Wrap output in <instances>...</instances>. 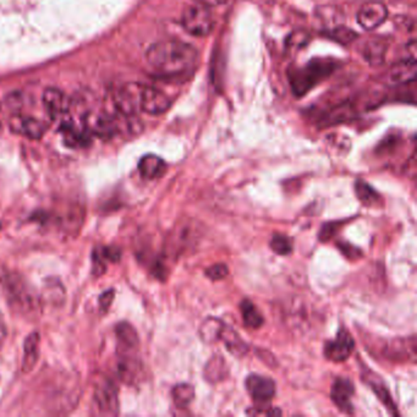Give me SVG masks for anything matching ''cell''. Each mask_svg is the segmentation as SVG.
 I'll return each mask as SVG.
<instances>
[{"label":"cell","mask_w":417,"mask_h":417,"mask_svg":"<svg viewBox=\"0 0 417 417\" xmlns=\"http://www.w3.org/2000/svg\"><path fill=\"white\" fill-rule=\"evenodd\" d=\"M337 246L338 249L340 250V252H342L346 258L352 260V261H355V260H357V258L362 256L361 250L355 248L354 245L348 244V243H338Z\"/></svg>","instance_id":"obj_31"},{"label":"cell","mask_w":417,"mask_h":417,"mask_svg":"<svg viewBox=\"0 0 417 417\" xmlns=\"http://www.w3.org/2000/svg\"><path fill=\"white\" fill-rule=\"evenodd\" d=\"M416 59H404L396 62L388 72V81L393 84H406L416 79Z\"/></svg>","instance_id":"obj_16"},{"label":"cell","mask_w":417,"mask_h":417,"mask_svg":"<svg viewBox=\"0 0 417 417\" xmlns=\"http://www.w3.org/2000/svg\"><path fill=\"white\" fill-rule=\"evenodd\" d=\"M121 256V251L113 246H101L92 253V273L96 277H101L107 271L109 262H118Z\"/></svg>","instance_id":"obj_17"},{"label":"cell","mask_w":417,"mask_h":417,"mask_svg":"<svg viewBox=\"0 0 417 417\" xmlns=\"http://www.w3.org/2000/svg\"><path fill=\"white\" fill-rule=\"evenodd\" d=\"M213 13L209 8L204 5L196 4L187 6L182 16V25L184 30L195 37H204L213 31Z\"/></svg>","instance_id":"obj_6"},{"label":"cell","mask_w":417,"mask_h":417,"mask_svg":"<svg viewBox=\"0 0 417 417\" xmlns=\"http://www.w3.org/2000/svg\"><path fill=\"white\" fill-rule=\"evenodd\" d=\"M172 106L170 98L160 89L152 86H141L140 92V109L150 116H160Z\"/></svg>","instance_id":"obj_7"},{"label":"cell","mask_w":417,"mask_h":417,"mask_svg":"<svg viewBox=\"0 0 417 417\" xmlns=\"http://www.w3.org/2000/svg\"><path fill=\"white\" fill-rule=\"evenodd\" d=\"M240 311L243 315V320L246 327L258 329L263 324V316L260 313L257 307L249 300H244L240 304Z\"/></svg>","instance_id":"obj_25"},{"label":"cell","mask_w":417,"mask_h":417,"mask_svg":"<svg viewBox=\"0 0 417 417\" xmlns=\"http://www.w3.org/2000/svg\"><path fill=\"white\" fill-rule=\"evenodd\" d=\"M196 4L204 5L206 8H214V6H221L226 4L228 0H194Z\"/></svg>","instance_id":"obj_35"},{"label":"cell","mask_w":417,"mask_h":417,"mask_svg":"<svg viewBox=\"0 0 417 417\" xmlns=\"http://www.w3.org/2000/svg\"><path fill=\"white\" fill-rule=\"evenodd\" d=\"M114 295H116L114 290L109 289L106 293H103L99 296V306H101V310L107 311L111 307V304H113V300H114Z\"/></svg>","instance_id":"obj_32"},{"label":"cell","mask_w":417,"mask_h":417,"mask_svg":"<svg viewBox=\"0 0 417 417\" xmlns=\"http://www.w3.org/2000/svg\"><path fill=\"white\" fill-rule=\"evenodd\" d=\"M204 376L209 383H217L228 376V366L224 357L214 355L204 366Z\"/></svg>","instance_id":"obj_22"},{"label":"cell","mask_w":417,"mask_h":417,"mask_svg":"<svg viewBox=\"0 0 417 417\" xmlns=\"http://www.w3.org/2000/svg\"><path fill=\"white\" fill-rule=\"evenodd\" d=\"M269 246L277 255L280 256H287L293 251V241L288 236L282 235V234L273 235Z\"/></svg>","instance_id":"obj_28"},{"label":"cell","mask_w":417,"mask_h":417,"mask_svg":"<svg viewBox=\"0 0 417 417\" xmlns=\"http://www.w3.org/2000/svg\"><path fill=\"white\" fill-rule=\"evenodd\" d=\"M219 340H222L227 346L228 350L230 351L233 355L238 356V357L246 355L248 351H249V346L243 340V338L240 337L234 329L228 327L226 323L223 326L222 332L219 335Z\"/></svg>","instance_id":"obj_21"},{"label":"cell","mask_w":417,"mask_h":417,"mask_svg":"<svg viewBox=\"0 0 417 417\" xmlns=\"http://www.w3.org/2000/svg\"><path fill=\"white\" fill-rule=\"evenodd\" d=\"M60 131L62 133L64 143L72 148H82V147L89 146L91 138H92L87 133V130L84 129V125L80 128V126L74 124L69 118L60 123Z\"/></svg>","instance_id":"obj_15"},{"label":"cell","mask_w":417,"mask_h":417,"mask_svg":"<svg viewBox=\"0 0 417 417\" xmlns=\"http://www.w3.org/2000/svg\"><path fill=\"white\" fill-rule=\"evenodd\" d=\"M387 43L383 40H372L366 43L364 48V58L371 65H381L384 62Z\"/></svg>","instance_id":"obj_23"},{"label":"cell","mask_w":417,"mask_h":417,"mask_svg":"<svg viewBox=\"0 0 417 417\" xmlns=\"http://www.w3.org/2000/svg\"><path fill=\"white\" fill-rule=\"evenodd\" d=\"M40 337L37 332L28 334L23 343V362L21 369L23 373L31 372L40 359Z\"/></svg>","instance_id":"obj_18"},{"label":"cell","mask_w":417,"mask_h":417,"mask_svg":"<svg viewBox=\"0 0 417 417\" xmlns=\"http://www.w3.org/2000/svg\"><path fill=\"white\" fill-rule=\"evenodd\" d=\"M43 104L52 119L60 120L62 123L70 116L72 99L60 89H54V87L45 89L43 94Z\"/></svg>","instance_id":"obj_8"},{"label":"cell","mask_w":417,"mask_h":417,"mask_svg":"<svg viewBox=\"0 0 417 417\" xmlns=\"http://www.w3.org/2000/svg\"><path fill=\"white\" fill-rule=\"evenodd\" d=\"M344 223L345 222L326 223L318 235L321 243H327L328 240L333 239L334 236L337 235L338 231L340 230V228L344 226Z\"/></svg>","instance_id":"obj_29"},{"label":"cell","mask_w":417,"mask_h":417,"mask_svg":"<svg viewBox=\"0 0 417 417\" xmlns=\"http://www.w3.org/2000/svg\"><path fill=\"white\" fill-rule=\"evenodd\" d=\"M355 192L361 204L367 207H374L382 202L381 195L364 180L356 182Z\"/></svg>","instance_id":"obj_24"},{"label":"cell","mask_w":417,"mask_h":417,"mask_svg":"<svg viewBox=\"0 0 417 417\" xmlns=\"http://www.w3.org/2000/svg\"><path fill=\"white\" fill-rule=\"evenodd\" d=\"M245 386L253 401L257 404H267L274 398L275 383L271 378L260 374H250L249 377L246 378Z\"/></svg>","instance_id":"obj_10"},{"label":"cell","mask_w":417,"mask_h":417,"mask_svg":"<svg viewBox=\"0 0 417 417\" xmlns=\"http://www.w3.org/2000/svg\"><path fill=\"white\" fill-rule=\"evenodd\" d=\"M92 408L98 416H116L119 413V395L116 383L109 378H97L94 384Z\"/></svg>","instance_id":"obj_4"},{"label":"cell","mask_w":417,"mask_h":417,"mask_svg":"<svg viewBox=\"0 0 417 417\" xmlns=\"http://www.w3.org/2000/svg\"><path fill=\"white\" fill-rule=\"evenodd\" d=\"M355 348V342L351 334L342 328L338 330L334 340H329L324 345V356L333 362H343L350 357Z\"/></svg>","instance_id":"obj_9"},{"label":"cell","mask_w":417,"mask_h":417,"mask_svg":"<svg viewBox=\"0 0 417 417\" xmlns=\"http://www.w3.org/2000/svg\"><path fill=\"white\" fill-rule=\"evenodd\" d=\"M118 113L111 114L101 109L87 111L82 116V125L91 136L99 138H111L121 129V123L118 120Z\"/></svg>","instance_id":"obj_5"},{"label":"cell","mask_w":417,"mask_h":417,"mask_svg":"<svg viewBox=\"0 0 417 417\" xmlns=\"http://www.w3.org/2000/svg\"><path fill=\"white\" fill-rule=\"evenodd\" d=\"M416 339L415 337L395 339L389 343L384 349L387 359L393 360L396 362H413L416 359Z\"/></svg>","instance_id":"obj_14"},{"label":"cell","mask_w":417,"mask_h":417,"mask_svg":"<svg viewBox=\"0 0 417 417\" xmlns=\"http://www.w3.org/2000/svg\"><path fill=\"white\" fill-rule=\"evenodd\" d=\"M138 170L143 178L147 180H155V179L163 177L167 170V165L165 160L155 155H143L140 163Z\"/></svg>","instance_id":"obj_19"},{"label":"cell","mask_w":417,"mask_h":417,"mask_svg":"<svg viewBox=\"0 0 417 417\" xmlns=\"http://www.w3.org/2000/svg\"><path fill=\"white\" fill-rule=\"evenodd\" d=\"M172 396L175 406H178L179 408H187L195 398V389L191 384L180 383L174 387Z\"/></svg>","instance_id":"obj_26"},{"label":"cell","mask_w":417,"mask_h":417,"mask_svg":"<svg viewBox=\"0 0 417 417\" xmlns=\"http://www.w3.org/2000/svg\"><path fill=\"white\" fill-rule=\"evenodd\" d=\"M388 9L379 1H369L362 5L357 11V23L364 30L371 31L386 21Z\"/></svg>","instance_id":"obj_11"},{"label":"cell","mask_w":417,"mask_h":417,"mask_svg":"<svg viewBox=\"0 0 417 417\" xmlns=\"http://www.w3.org/2000/svg\"><path fill=\"white\" fill-rule=\"evenodd\" d=\"M354 393L355 386L350 379L337 378L330 391V399L343 413H352L354 405L351 403V398L354 396Z\"/></svg>","instance_id":"obj_13"},{"label":"cell","mask_w":417,"mask_h":417,"mask_svg":"<svg viewBox=\"0 0 417 417\" xmlns=\"http://www.w3.org/2000/svg\"><path fill=\"white\" fill-rule=\"evenodd\" d=\"M116 371L120 379L126 384L138 381L143 365L138 357L140 339L136 329L128 322H120L116 327Z\"/></svg>","instance_id":"obj_2"},{"label":"cell","mask_w":417,"mask_h":417,"mask_svg":"<svg viewBox=\"0 0 417 417\" xmlns=\"http://www.w3.org/2000/svg\"><path fill=\"white\" fill-rule=\"evenodd\" d=\"M5 291L10 306L27 317L36 316L40 310V298L36 290L18 274H10L5 279Z\"/></svg>","instance_id":"obj_3"},{"label":"cell","mask_w":417,"mask_h":417,"mask_svg":"<svg viewBox=\"0 0 417 417\" xmlns=\"http://www.w3.org/2000/svg\"><path fill=\"white\" fill-rule=\"evenodd\" d=\"M6 335H8V329H6V324H5L4 317L0 313V350L4 346L5 340H6Z\"/></svg>","instance_id":"obj_34"},{"label":"cell","mask_w":417,"mask_h":417,"mask_svg":"<svg viewBox=\"0 0 417 417\" xmlns=\"http://www.w3.org/2000/svg\"><path fill=\"white\" fill-rule=\"evenodd\" d=\"M0 230H1V222H0Z\"/></svg>","instance_id":"obj_36"},{"label":"cell","mask_w":417,"mask_h":417,"mask_svg":"<svg viewBox=\"0 0 417 417\" xmlns=\"http://www.w3.org/2000/svg\"><path fill=\"white\" fill-rule=\"evenodd\" d=\"M228 274H229V269L224 263H217V265L207 268V271H206V275L208 277L209 279L214 280V282L224 279Z\"/></svg>","instance_id":"obj_30"},{"label":"cell","mask_w":417,"mask_h":417,"mask_svg":"<svg viewBox=\"0 0 417 417\" xmlns=\"http://www.w3.org/2000/svg\"><path fill=\"white\" fill-rule=\"evenodd\" d=\"M10 130L31 140H38L47 131V125L33 116L16 114L10 119Z\"/></svg>","instance_id":"obj_12"},{"label":"cell","mask_w":417,"mask_h":417,"mask_svg":"<svg viewBox=\"0 0 417 417\" xmlns=\"http://www.w3.org/2000/svg\"><path fill=\"white\" fill-rule=\"evenodd\" d=\"M223 326L224 323L222 321L217 320V318H207L201 326V339L208 344L219 342V335L222 332Z\"/></svg>","instance_id":"obj_27"},{"label":"cell","mask_w":417,"mask_h":417,"mask_svg":"<svg viewBox=\"0 0 417 417\" xmlns=\"http://www.w3.org/2000/svg\"><path fill=\"white\" fill-rule=\"evenodd\" d=\"M356 35L351 30H343L342 28H338L335 31H333V37L338 42H351V37L354 38Z\"/></svg>","instance_id":"obj_33"},{"label":"cell","mask_w":417,"mask_h":417,"mask_svg":"<svg viewBox=\"0 0 417 417\" xmlns=\"http://www.w3.org/2000/svg\"><path fill=\"white\" fill-rule=\"evenodd\" d=\"M146 59L155 72L175 76L195 67L199 53L195 47L182 40H160L147 49Z\"/></svg>","instance_id":"obj_1"},{"label":"cell","mask_w":417,"mask_h":417,"mask_svg":"<svg viewBox=\"0 0 417 417\" xmlns=\"http://www.w3.org/2000/svg\"><path fill=\"white\" fill-rule=\"evenodd\" d=\"M364 381L366 382L367 386L371 387V389L374 391V394L377 395L378 399L381 400L383 404L386 405L387 408L391 410L393 415H396V408H395L394 401L391 399L389 391L387 389L384 382L382 381L381 377L371 372L367 369L366 376H364Z\"/></svg>","instance_id":"obj_20"}]
</instances>
